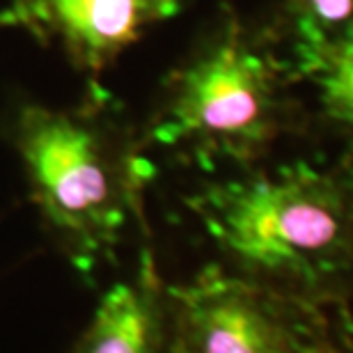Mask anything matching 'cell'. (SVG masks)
Returning a JSON list of instances; mask_svg holds the SVG:
<instances>
[{
	"instance_id": "ba28073f",
	"label": "cell",
	"mask_w": 353,
	"mask_h": 353,
	"mask_svg": "<svg viewBox=\"0 0 353 353\" xmlns=\"http://www.w3.org/2000/svg\"><path fill=\"white\" fill-rule=\"evenodd\" d=\"M296 81L314 88L316 119L353 147V41L316 55Z\"/></svg>"
},
{
	"instance_id": "52a82bcc",
	"label": "cell",
	"mask_w": 353,
	"mask_h": 353,
	"mask_svg": "<svg viewBox=\"0 0 353 353\" xmlns=\"http://www.w3.org/2000/svg\"><path fill=\"white\" fill-rule=\"evenodd\" d=\"M266 30L299 79L316 55L353 41V0H280Z\"/></svg>"
},
{
	"instance_id": "8992f818",
	"label": "cell",
	"mask_w": 353,
	"mask_h": 353,
	"mask_svg": "<svg viewBox=\"0 0 353 353\" xmlns=\"http://www.w3.org/2000/svg\"><path fill=\"white\" fill-rule=\"evenodd\" d=\"M69 353H165V282L147 245L133 278L103 294Z\"/></svg>"
},
{
	"instance_id": "3957f363",
	"label": "cell",
	"mask_w": 353,
	"mask_h": 353,
	"mask_svg": "<svg viewBox=\"0 0 353 353\" xmlns=\"http://www.w3.org/2000/svg\"><path fill=\"white\" fill-rule=\"evenodd\" d=\"M294 85L266 26L255 28L223 7L165 76L140 143L147 154L197 170H248L282 138L305 131L307 115Z\"/></svg>"
},
{
	"instance_id": "6da1fadb",
	"label": "cell",
	"mask_w": 353,
	"mask_h": 353,
	"mask_svg": "<svg viewBox=\"0 0 353 353\" xmlns=\"http://www.w3.org/2000/svg\"><path fill=\"white\" fill-rule=\"evenodd\" d=\"M183 204L221 266L326 312L353 301V147L234 170Z\"/></svg>"
},
{
	"instance_id": "5b68a950",
	"label": "cell",
	"mask_w": 353,
	"mask_h": 353,
	"mask_svg": "<svg viewBox=\"0 0 353 353\" xmlns=\"http://www.w3.org/2000/svg\"><path fill=\"white\" fill-rule=\"evenodd\" d=\"M179 10L181 0H5L0 30H21L44 46H58L79 72L97 79Z\"/></svg>"
},
{
	"instance_id": "9c48e42d",
	"label": "cell",
	"mask_w": 353,
	"mask_h": 353,
	"mask_svg": "<svg viewBox=\"0 0 353 353\" xmlns=\"http://www.w3.org/2000/svg\"><path fill=\"white\" fill-rule=\"evenodd\" d=\"M321 353H353V342H349L347 337H330V342L326 344V349Z\"/></svg>"
},
{
	"instance_id": "7a4b0ae2",
	"label": "cell",
	"mask_w": 353,
	"mask_h": 353,
	"mask_svg": "<svg viewBox=\"0 0 353 353\" xmlns=\"http://www.w3.org/2000/svg\"><path fill=\"white\" fill-rule=\"evenodd\" d=\"M12 143L55 248L81 278L117 262L131 225L145 228L154 168L122 105L92 83L74 108L21 105Z\"/></svg>"
},
{
	"instance_id": "277c9868",
	"label": "cell",
	"mask_w": 353,
	"mask_h": 353,
	"mask_svg": "<svg viewBox=\"0 0 353 353\" xmlns=\"http://www.w3.org/2000/svg\"><path fill=\"white\" fill-rule=\"evenodd\" d=\"M326 310L211 264L165 285V353H321Z\"/></svg>"
}]
</instances>
